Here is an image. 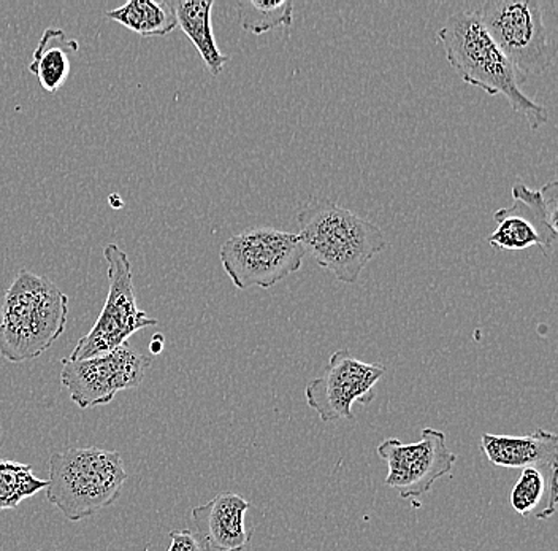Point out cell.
<instances>
[{"label":"cell","instance_id":"cell-1","mask_svg":"<svg viewBox=\"0 0 558 551\" xmlns=\"http://www.w3.org/2000/svg\"><path fill=\"white\" fill-rule=\"evenodd\" d=\"M446 58L466 85L486 91L488 96L506 97L515 113L522 115L532 131H538L549 117L544 107L530 99L511 62L494 44L476 12L452 13L438 31Z\"/></svg>","mask_w":558,"mask_h":551},{"label":"cell","instance_id":"cell-2","mask_svg":"<svg viewBox=\"0 0 558 551\" xmlns=\"http://www.w3.org/2000/svg\"><path fill=\"white\" fill-rule=\"evenodd\" d=\"M69 312L65 292L23 268L0 307V355L16 364L40 358L64 334Z\"/></svg>","mask_w":558,"mask_h":551},{"label":"cell","instance_id":"cell-3","mask_svg":"<svg viewBox=\"0 0 558 551\" xmlns=\"http://www.w3.org/2000/svg\"><path fill=\"white\" fill-rule=\"evenodd\" d=\"M296 223L305 254L343 284H355L369 261L387 247L375 223L327 199L310 202L296 215Z\"/></svg>","mask_w":558,"mask_h":551},{"label":"cell","instance_id":"cell-4","mask_svg":"<svg viewBox=\"0 0 558 551\" xmlns=\"http://www.w3.org/2000/svg\"><path fill=\"white\" fill-rule=\"evenodd\" d=\"M128 480L118 452L97 446H75L52 453L47 499L69 522H82L110 507Z\"/></svg>","mask_w":558,"mask_h":551},{"label":"cell","instance_id":"cell-5","mask_svg":"<svg viewBox=\"0 0 558 551\" xmlns=\"http://www.w3.org/2000/svg\"><path fill=\"white\" fill-rule=\"evenodd\" d=\"M541 7L538 0H488L474 10L488 36L511 62L522 85L553 64Z\"/></svg>","mask_w":558,"mask_h":551},{"label":"cell","instance_id":"cell-6","mask_svg":"<svg viewBox=\"0 0 558 551\" xmlns=\"http://www.w3.org/2000/svg\"><path fill=\"white\" fill-rule=\"evenodd\" d=\"M299 236L275 228H247L230 237L219 251L225 272L235 288H271L295 274L305 260Z\"/></svg>","mask_w":558,"mask_h":551},{"label":"cell","instance_id":"cell-7","mask_svg":"<svg viewBox=\"0 0 558 551\" xmlns=\"http://www.w3.org/2000/svg\"><path fill=\"white\" fill-rule=\"evenodd\" d=\"M104 257L107 261L110 285L107 301L96 324L73 348L72 355L69 356L70 361H82L110 354L128 344L129 338L138 331L157 326L159 323L137 307L132 263L125 251L117 243H110L104 249Z\"/></svg>","mask_w":558,"mask_h":551},{"label":"cell","instance_id":"cell-8","mask_svg":"<svg viewBox=\"0 0 558 551\" xmlns=\"http://www.w3.org/2000/svg\"><path fill=\"white\" fill-rule=\"evenodd\" d=\"M61 383L80 409L107 406L118 393L138 388L151 368V358L128 344L82 361L61 359Z\"/></svg>","mask_w":558,"mask_h":551},{"label":"cell","instance_id":"cell-9","mask_svg":"<svg viewBox=\"0 0 558 551\" xmlns=\"http://www.w3.org/2000/svg\"><path fill=\"white\" fill-rule=\"evenodd\" d=\"M514 204L495 212L497 229L488 237L495 250L522 251L539 247L550 256L557 242V181L530 190L525 184L512 187Z\"/></svg>","mask_w":558,"mask_h":551},{"label":"cell","instance_id":"cell-10","mask_svg":"<svg viewBox=\"0 0 558 551\" xmlns=\"http://www.w3.org/2000/svg\"><path fill=\"white\" fill-rule=\"evenodd\" d=\"M384 374L383 364L361 361L348 350L335 351L323 374L306 385V404L323 421L354 420L352 407L375 400V386Z\"/></svg>","mask_w":558,"mask_h":551},{"label":"cell","instance_id":"cell-11","mask_svg":"<svg viewBox=\"0 0 558 551\" xmlns=\"http://www.w3.org/2000/svg\"><path fill=\"white\" fill-rule=\"evenodd\" d=\"M376 452L389 467L387 487L399 491L403 499L427 494L436 480L451 472L457 462L456 453L446 444L445 432L434 428H425L421 441L414 444L387 439Z\"/></svg>","mask_w":558,"mask_h":551},{"label":"cell","instance_id":"cell-12","mask_svg":"<svg viewBox=\"0 0 558 551\" xmlns=\"http://www.w3.org/2000/svg\"><path fill=\"white\" fill-rule=\"evenodd\" d=\"M251 502L235 493H221L207 504L192 508L198 539L215 551H244L251 542L244 516Z\"/></svg>","mask_w":558,"mask_h":551},{"label":"cell","instance_id":"cell-13","mask_svg":"<svg viewBox=\"0 0 558 551\" xmlns=\"http://www.w3.org/2000/svg\"><path fill=\"white\" fill-rule=\"evenodd\" d=\"M481 452L488 463L506 469H558V438L554 432L536 429L529 435H481Z\"/></svg>","mask_w":558,"mask_h":551},{"label":"cell","instance_id":"cell-14","mask_svg":"<svg viewBox=\"0 0 558 551\" xmlns=\"http://www.w3.org/2000/svg\"><path fill=\"white\" fill-rule=\"evenodd\" d=\"M172 7L178 27L186 34L195 50L204 59L208 72L213 76H218L225 71L230 58L221 53L213 34L211 12L215 2L213 0H174Z\"/></svg>","mask_w":558,"mask_h":551},{"label":"cell","instance_id":"cell-15","mask_svg":"<svg viewBox=\"0 0 558 551\" xmlns=\"http://www.w3.org/2000/svg\"><path fill=\"white\" fill-rule=\"evenodd\" d=\"M80 44L75 38L65 36L64 31L50 29L41 34L40 41L34 50L29 72L37 76L41 88L47 93H58L68 82L72 72L70 53H76Z\"/></svg>","mask_w":558,"mask_h":551},{"label":"cell","instance_id":"cell-16","mask_svg":"<svg viewBox=\"0 0 558 551\" xmlns=\"http://www.w3.org/2000/svg\"><path fill=\"white\" fill-rule=\"evenodd\" d=\"M558 469L526 467L511 493V505L519 515L547 519L556 514Z\"/></svg>","mask_w":558,"mask_h":551},{"label":"cell","instance_id":"cell-17","mask_svg":"<svg viewBox=\"0 0 558 551\" xmlns=\"http://www.w3.org/2000/svg\"><path fill=\"white\" fill-rule=\"evenodd\" d=\"M107 19L146 38L169 36L178 27L169 0H131L107 12Z\"/></svg>","mask_w":558,"mask_h":551},{"label":"cell","instance_id":"cell-18","mask_svg":"<svg viewBox=\"0 0 558 551\" xmlns=\"http://www.w3.org/2000/svg\"><path fill=\"white\" fill-rule=\"evenodd\" d=\"M44 490H47V480L38 479L33 466L0 458V512L13 511Z\"/></svg>","mask_w":558,"mask_h":551},{"label":"cell","instance_id":"cell-19","mask_svg":"<svg viewBox=\"0 0 558 551\" xmlns=\"http://www.w3.org/2000/svg\"><path fill=\"white\" fill-rule=\"evenodd\" d=\"M236 9H239L242 29L254 36H262L278 27L289 29L294 23V3L291 0H279V2L243 0L236 3Z\"/></svg>","mask_w":558,"mask_h":551},{"label":"cell","instance_id":"cell-20","mask_svg":"<svg viewBox=\"0 0 558 551\" xmlns=\"http://www.w3.org/2000/svg\"><path fill=\"white\" fill-rule=\"evenodd\" d=\"M169 536L172 543L167 551H207V547L190 529H174Z\"/></svg>","mask_w":558,"mask_h":551},{"label":"cell","instance_id":"cell-21","mask_svg":"<svg viewBox=\"0 0 558 551\" xmlns=\"http://www.w3.org/2000/svg\"><path fill=\"white\" fill-rule=\"evenodd\" d=\"M163 350V337L160 334H156L151 342V354L159 355Z\"/></svg>","mask_w":558,"mask_h":551}]
</instances>
